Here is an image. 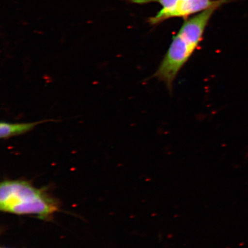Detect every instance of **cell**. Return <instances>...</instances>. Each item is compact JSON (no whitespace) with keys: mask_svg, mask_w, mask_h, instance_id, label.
Returning <instances> with one entry per match:
<instances>
[{"mask_svg":"<svg viewBox=\"0 0 248 248\" xmlns=\"http://www.w3.org/2000/svg\"><path fill=\"white\" fill-rule=\"evenodd\" d=\"M60 204L44 189L22 180L4 181L0 186V209L17 215H34L46 219L57 212Z\"/></svg>","mask_w":248,"mask_h":248,"instance_id":"cell-2","label":"cell"},{"mask_svg":"<svg viewBox=\"0 0 248 248\" xmlns=\"http://www.w3.org/2000/svg\"><path fill=\"white\" fill-rule=\"evenodd\" d=\"M129 1L139 5L159 3L162 9L156 15L148 19V23L154 26L170 18L179 17L187 19L191 16L213 7L218 0H129Z\"/></svg>","mask_w":248,"mask_h":248,"instance_id":"cell-3","label":"cell"},{"mask_svg":"<svg viewBox=\"0 0 248 248\" xmlns=\"http://www.w3.org/2000/svg\"><path fill=\"white\" fill-rule=\"evenodd\" d=\"M233 0H218L213 7L185 19L171 43L153 77L172 92L180 71L187 63L202 41L204 32L215 12Z\"/></svg>","mask_w":248,"mask_h":248,"instance_id":"cell-1","label":"cell"},{"mask_svg":"<svg viewBox=\"0 0 248 248\" xmlns=\"http://www.w3.org/2000/svg\"><path fill=\"white\" fill-rule=\"evenodd\" d=\"M51 120H45L39 122L27 123H10L1 122L0 123V138L7 139L25 134L32 131L37 125L43 123L52 122Z\"/></svg>","mask_w":248,"mask_h":248,"instance_id":"cell-4","label":"cell"}]
</instances>
